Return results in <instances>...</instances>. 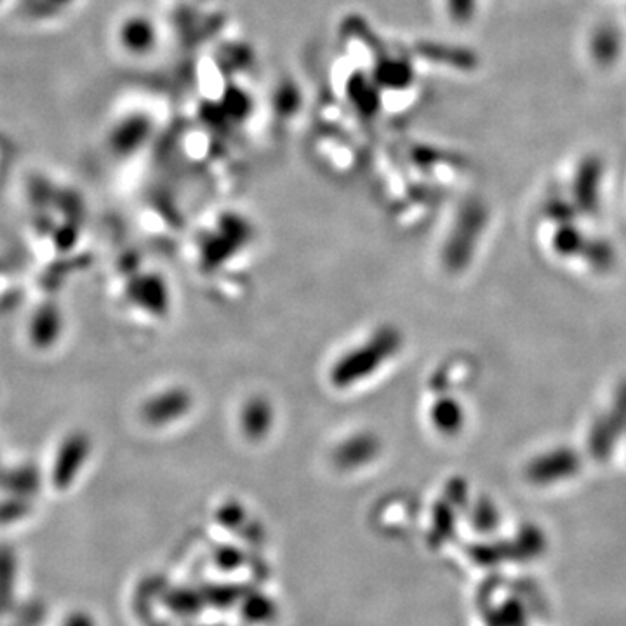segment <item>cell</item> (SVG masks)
I'll return each mask as SVG.
<instances>
[{
	"label": "cell",
	"instance_id": "obj_1",
	"mask_svg": "<svg viewBox=\"0 0 626 626\" xmlns=\"http://www.w3.org/2000/svg\"><path fill=\"white\" fill-rule=\"evenodd\" d=\"M119 44L127 54L141 58L152 53L159 42V30L154 20L145 14H133L120 21L117 32Z\"/></svg>",
	"mask_w": 626,
	"mask_h": 626
}]
</instances>
